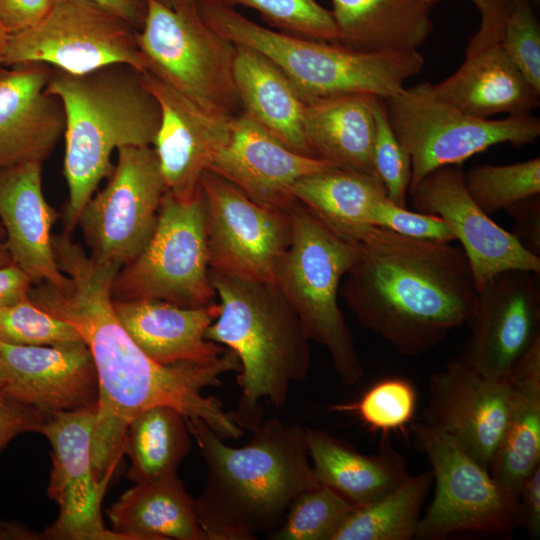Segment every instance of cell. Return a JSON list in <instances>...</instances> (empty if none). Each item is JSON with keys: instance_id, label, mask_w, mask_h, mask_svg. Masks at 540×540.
Wrapping results in <instances>:
<instances>
[{"instance_id": "obj_1", "label": "cell", "mask_w": 540, "mask_h": 540, "mask_svg": "<svg viewBox=\"0 0 540 540\" xmlns=\"http://www.w3.org/2000/svg\"><path fill=\"white\" fill-rule=\"evenodd\" d=\"M59 269L70 285L60 291L41 282L29 292L31 301L72 325L87 345L95 365L99 398L92 435L97 479L106 490L121 455L130 421L141 411L167 405L186 419H201L224 440L243 436L215 396L203 390L221 384V377L239 372L236 354L227 349L208 363L161 365L150 359L118 320L111 295L120 267L101 264L86 254L70 234L52 236Z\"/></svg>"}, {"instance_id": "obj_2", "label": "cell", "mask_w": 540, "mask_h": 540, "mask_svg": "<svg viewBox=\"0 0 540 540\" xmlns=\"http://www.w3.org/2000/svg\"><path fill=\"white\" fill-rule=\"evenodd\" d=\"M477 293L460 246L380 227L357 243L340 286L357 321L410 357L429 352L466 324Z\"/></svg>"}, {"instance_id": "obj_3", "label": "cell", "mask_w": 540, "mask_h": 540, "mask_svg": "<svg viewBox=\"0 0 540 540\" xmlns=\"http://www.w3.org/2000/svg\"><path fill=\"white\" fill-rule=\"evenodd\" d=\"M207 467L205 488L195 500L207 540L269 538L292 501L317 482L306 427L269 418L241 447H231L201 419H186Z\"/></svg>"}, {"instance_id": "obj_4", "label": "cell", "mask_w": 540, "mask_h": 540, "mask_svg": "<svg viewBox=\"0 0 540 540\" xmlns=\"http://www.w3.org/2000/svg\"><path fill=\"white\" fill-rule=\"evenodd\" d=\"M47 91L60 98L65 112L64 232L71 234L100 182L112 173L113 151L153 145L160 107L144 85L142 72L126 64L86 73L52 68Z\"/></svg>"}, {"instance_id": "obj_5", "label": "cell", "mask_w": 540, "mask_h": 540, "mask_svg": "<svg viewBox=\"0 0 540 540\" xmlns=\"http://www.w3.org/2000/svg\"><path fill=\"white\" fill-rule=\"evenodd\" d=\"M209 278L220 314L205 336L238 357L241 394L229 414L240 428L254 432L264 421L263 402L281 410L290 385L308 376L311 340L276 284L210 268Z\"/></svg>"}, {"instance_id": "obj_6", "label": "cell", "mask_w": 540, "mask_h": 540, "mask_svg": "<svg viewBox=\"0 0 540 540\" xmlns=\"http://www.w3.org/2000/svg\"><path fill=\"white\" fill-rule=\"evenodd\" d=\"M205 22L231 40L271 60L293 83L304 102L342 94L387 99L419 74L424 57L417 51L363 52L266 28L235 8L198 4Z\"/></svg>"}, {"instance_id": "obj_7", "label": "cell", "mask_w": 540, "mask_h": 540, "mask_svg": "<svg viewBox=\"0 0 540 540\" xmlns=\"http://www.w3.org/2000/svg\"><path fill=\"white\" fill-rule=\"evenodd\" d=\"M289 214L291 239L275 284L296 311L309 339L328 350L340 381L353 386L364 376V369L338 295L356 259L357 243L336 236L298 201Z\"/></svg>"}, {"instance_id": "obj_8", "label": "cell", "mask_w": 540, "mask_h": 540, "mask_svg": "<svg viewBox=\"0 0 540 540\" xmlns=\"http://www.w3.org/2000/svg\"><path fill=\"white\" fill-rule=\"evenodd\" d=\"M138 45L146 71L197 105L227 117L242 112L234 80L237 46L205 22L196 0H174L171 7L149 0Z\"/></svg>"}, {"instance_id": "obj_9", "label": "cell", "mask_w": 540, "mask_h": 540, "mask_svg": "<svg viewBox=\"0 0 540 540\" xmlns=\"http://www.w3.org/2000/svg\"><path fill=\"white\" fill-rule=\"evenodd\" d=\"M384 101L391 128L411 158L409 190L439 167L461 165L497 144L521 148L540 136V120L532 114L473 117L440 97L427 81Z\"/></svg>"}, {"instance_id": "obj_10", "label": "cell", "mask_w": 540, "mask_h": 540, "mask_svg": "<svg viewBox=\"0 0 540 540\" xmlns=\"http://www.w3.org/2000/svg\"><path fill=\"white\" fill-rule=\"evenodd\" d=\"M111 295L113 300L155 299L190 308L215 302L201 186L186 200L166 190L151 238L119 269Z\"/></svg>"}, {"instance_id": "obj_11", "label": "cell", "mask_w": 540, "mask_h": 540, "mask_svg": "<svg viewBox=\"0 0 540 540\" xmlns=\"http://www.w3.org/2000/svg\"><path fill=\"white\" fill-rule=\"evenodd\" d=\"M138 32L125 18L93 0H56L38 23L9 35L3 66L41 62L86 73L126 64L144 72Z\"/></svg>"}, {"instance_id": "obj_12", "label": "cell", "mask_w": 540, "mask_h": 540, "mask_svg": "<svg viewBox=\"0 0 540 540\" xmlns=\"http://www.w3.org/2000/svg\"><path fill=\"white\" fill-rule=\"evenodd\" d=\"M414 446L428 459L435 492L415 538L442 540L455 533H510L514 512L490 471L451 437L420 421L408 425Z\"/></svg>"}, {"instance_id": "obj_13", "label": "cell", "mask_w": 540, "mask_h": 540, "mask_svg": "<svg viewBox=\"0 0 540 540\" xmlns=\"http://www.w3.org/2000/svg\"><path fill=\"white\" fill-rule=\"evenodd\" d=\"M106 185L83 208L81 227L90 256L122 267L146 246L167 188L152 146H126Z\"/></svg>"}, {"instance_id": "obj_14", "label": "cell", "mask_w": 540, "mask_h": 540, "mask_svg": "<svg viewBox=\"0 0 540 540\" xmlns=\"http://www.w3.org/2000/svg\"><path fill=\"white\" fill-rule=\"evenodd\" d=\"M206 206L209 268L274 283L291 239L289 210L257 203L212 170L200 181Z\"/></svg>"}, {"instance_id": "obj_15", "label": "cell", "mask_w": 540, "mask_h": 540, "mask_svg": "<svg viewBox=\"0 0 540 540\" xmlns=\"http://www.w3.org/2000/svg\"><path fill=\"white\" fill-rule=\"evenodd\" d=\"M97 405L48 415L39 433L51 445L52 469L48 496L58 517L46 528L44 539L124 540L107 529L101 515L105 490L93 466L92 435Z\"/></svg>"}, {"instance_id": "obj_16", "label": "cell", "mask_w": 540, "mask_h": 540, "mask_svg": "<svg viewBox=\"0 0 540 540\" xmlns=\"http://www.w3.org/2000/svg\"><path fill=\"white\" fill-rule=\"evenodd\" d=\"M538 274L508 270L477 293L466 324L469 340L461 355L481 375L508 381L515 365L540 339Z\"/></svg>"}, {"instance_id": "obj_17", "label": "cell", "mask_w": 540, "mask_h": 540, "mask_svg": "<svg viewBox=\"0 0 540 540\" xmlns=\"http://www.w3.org/2000/svg\"><path fill=\"white\" fill-rule=\"evenodd\" d=\"M415 211L440 217L461 244L477 291L508 270L540 273L534 255L511 232L500 227L469 195L461 165L439 167L409 190Z\"/></svg>"}, {"instance_id": "obj_18", "label": "cell", "mask_w": 540, "mask_h": 540, "mask_svg": "<svg viewBox=\"0 0 540 540\" xmlns=\"http://www.w3.org/2000/svg\"><path fill=\"white\" fill-rule=\"evenodd\" d=\"M509 381L481 375L460 354L429 380L420 422L451 437L489 471L505 431Z\"/></svg>"}, {"instance_id": "obj_19", "label": "cell", "mask_w": 540, "mask_h": 540, "mask_svg": "<svg viewBox=\"0 0 540 540\" xmlns=\"http://www.w3.org/2000/svg\"><path fill=\"white\" fill-rule=\"evenodd\" d=\"M142 81L160 107L152 147L166 188L179 199H190L227 144L234 117L205 110L148 71L142 72Z\"/></svg>"}, {"instance_id": "obj_20", "label": "cell", "mask_w": 540, "mask_h": 540, "mask_svg": "<svg viewBox=\"0 0 540 540\" xmlns=\"http://www.w3.org/2000/svg\"><path fill=\"white\" fill-rule=\"evenodd\" d=\"M6 371L4 391L46 416L95 406L99 383L84 341L20 346L0 341Z\"/></svg>"}, {"instance_id": "obj_21", "label": "cell", "mask_w": 540, "mask_h": 540, "mask_svg": "<svg viewBox=\"0 0 540 540\" xmlns=\"http://www.w3.org/2000/svg\"><path fill=\"white\" fill-rule=\"evenodd\" d=\"M331 167L336 166L290 149L241 112L234 117L230 138L209 170L257 203L288 211L297 201L295 183Z\"/></svg>"}, {"instance_id": "obj_22", "label": "cell", "mask_w": 540, "mask_h": 540, "mask_svg": "<svg viewBox=\"0 0 540 540\" xmlns=\"http://www.w3.org/2000/svg\"><path fill=\"white\" fill-rule=\"evenodd\" d=\"M52 67L26 62L0 70V169L43 163L65 131L59 97L47 91Z\"/></svg>"}, {"instance_id": "obj_23", "label": "cell", "mask_w": 540, "mask_h": 540, "mask_svg": "<svg viewBox=\"0 0 540 540\" xmlns=\"http://www.w3.org/2000/svg\"><path fill=\"white\" fill-rule=\"evenodd\" d=\"M42 169L37 161L0 169V222L12 263L34 284L46 282L64 291L70 279L59 269L52 246L58 212L43 194Z\"/></svg>"}, {"instance_id": "obj_24", "label": "cell", "mask_w": 540, "mask_h": 540, "mask_svg": "<svg viewBox=\"0 0 540 540\" xmlns=\"http://www.w3.org/2000/svg\"><path fill=\"white\" fill-rule=\"evenodd\" d=\"M115 314L130 337L161 365L208 363L227 349L206 338L220 314L219 303L190 308L155 299L113 300Z\"/></svg>"}, {"instance_id": "obj_25", "label": "cell", "mask_w": 540, "mask_h": 540, "mask_svg": "<svg viewBox=\"0 0 540 540\" xmlns=\"http://www.w3.org/2000/svg\"><path fill=\"white\" fill-rule=\"evenodd\" d=\"M433 87L456 108L482 119L497 114H531L540 105V93L513 65L499 42L466 52L462 65Z\"/></svg>"}, {"instance_id": "obj_26", "label": "cell", "mask_w": 540, "mask_h": 540, "mask_svg": "<svg viewBox=\"0 0 540 540\" xmlns=\"http://www.w3.org/2000/svg\"><path fill=\"white\" fill-rule=\"evenodd\" d=\"M508 381L509 414L490 473L515 515L522 483L540 466V339L518 361Z\"/></svg>"}, {"instance_id": "obj_27", "label": "cell", "mask_w": 540, "mask_h": 540, "mask_svg": "<svg viewBox=\"0 0 540 540\" xmlns=\"http://www.w3.org/2000/svg\"><path fill=\"white\" fill-rule=\"evenodd\" d=\"M306 443L317 482L355 506L375 501L411 475L407 460L388 444L366 455L326 431L309 427Z\"/></svg>"}, {"instance_id": "obj_28", "label": "cell", "mask_w": 540, "mask_h": 540, "mask_svg": "<svg viewBox=\"0 0 540 540\" xmlns=\"http://www.w3.org/2000/svg\"><path fill=\"white\" fill-rule=\"evenodd\" d=\"M236 46L234 80L242 113L290 149L316 157L305 134V102L293 83L263 54Z\"/></svg>"}, {"instance_id": "obj_29", "label": "cell", "mask_w": 540, "mask_h": 540, "mask_svg": "<svg viewBox=\"0 0 540 540\" xmlns=\"http://www.w3.org/2000/svg\"><path fill=\"white\" fill-rule=\"evenodd\" d=\"M370 94H342L305 102L304 129L317 158L377 177L373 164L374 101Z\"/></svg>"}, {"instance_id": "obj_30", "label": "cell", "mask_w": 540, "mask_h": 540, "mask_svg": "<svg viewBox=\"0 0 540 540\" xmlns=\"http://www.w3.org/2000/svg\"><path fill=\"white\" fill-rule=\"evenodd\" d=\"M428 0H332L338 42L363 52L417 50L428 38Z\"/></svg>"}, {"instance_id": "obj_31", "label": "cell", "mask_w": 540, "mask_h": 540, "mask_svg": "<svg viewBox=\"0 0 540 540\" xmlns=\"http://www.w3.org/2000/svg\"><path fill=\"white\" fill-rule=\"evenodd\" d=\"M106 514L124 540H207L195 500L176 474L135 483Z\"/></svg>"}, {"instance_id": "obj_32", "label": "cell", "mask_w": 540, "mask_h": 540, "mask_svg": "<svg viewBox=\"0 0 540 540\" xmlns=\"http://www.w3.org/2000/svg\"><path fill=\"white\" fill-rule=\"evenodd\" d=\"M293 196L336 236L358 243L372 228L369 215L387 191L374 175L331 167L298 180Z\"/></svg>"}, {"instance_id": "obj_33", "label": "cell", "mask_w": 540, "mask_h": 540, "mask_svg": "<svg viewBox=\"0 0 540 540\" xmlns=\"http://www.w3.org/2000/svg\"><path fill=\"white\" fill-rule=\"evenodd\" d=\"M191 438L186 418L175 408L157 405L141 411L130 421L124 439L129 480L141 483L176 474Z\"/></svg>"}, {"instance_id": "obj_34", "label": "cell", "mask_w": 540, "mask_h": 540, "mask_svg": "<svg viewBox=\"0 0 540 540\" xmlns=\"http://www.w3.org/2000/svg\"><path fill=\"white\" fill-rule=\"evenodd\" d=\"M433 483L431 470L410 475L396 488L345 519L333 540H410Z\"/></svg>"}, {"instance_id": "obj_35", "label": "cell", "mask_w": 540, "mask_h": 540, "mask_svg": "<svg viewBox=\"0 0 540 540\" xmlns=\"http://www.w3.org/2000/svg\"><path fill=\"white\" fill-rule=\"evenodd\" d=\"M467 191L487 215L540 194V158L506 164L477 165L464 174Z\"/></svg>"}, {"instance_id": "obj_36", "label": "cell", "mask_w": 540, "mask_h": 540, "mask_svg": "<svg viewBox=\"0 0 540 540\" xmlns=\"http://www.w3.org/2000/svg\"><path fill=\"white\" fill-rule=\"evenodd\" d=\"M334 490L319 485L299 494L290 504L272 540H333L356 508Z\"/></svg>"}, {"instance_id": "obj_37", "label": "cell", "mask_w": 540, "mask_h": 540, "mask_svg": "<svg viewBox=\"0 0 540 540\" xmlns=\"http://www.w3.org/2000/svg\"><path fill=\"white\" fill-rule=\"evenodd\" d=\"M417 402V391L410 380L386 377L375 382L358 401L334 405L331 410L353 413L369 429L384 435L406 429L414 419Z\"/></svg>"}, {"instance_id": "obj_38", "label": "cell", "mask_w": 540, "mask_h": 540, "mask_svg": "<svg viewBox=\"0 0 540 540\" xmlns=\"http://www.w3.org/2000/svg\"><path fill=\"white\" fill-rule=\"evenodd\" d=\"M198 4L256 10L278 31L327 42H338L332 14L316 0H196Z\"/></svg>"}, {"instance_id": "obj_39", "label": "cell", "mask_w": 540, "mask_h": 540, "mask_svg": "<svg viewBox=\"0 0 540 540\" xmlns=\"http://www.w3.org/2000/svg\"><path fill=\"white\" fill-rule=\"evenodd\" d=\"M0 341L20 346H51L83 341L66 321L28 297L0 308Z\"/></svg>"}, {"instance_id": "obj_40", "label": "cell", "mask_w": 540, "mask_h": 540, "mask_svg": "<svg viewBox=\"0 0 540 540\" xmlns=\"http://www.w3.org/2000/svg\"><path fill=\"white\" fill-rule=\"evenodd\" d=\"M374 117L373 164L376 175L383 183L388 198L400 207H407L412 162L391 128L383 98H375Z\"/></svg>"}, {"instance_id": "obj_41", "label": "cell", "mask_w": 540, "mask_h": 540, "mask_svg": "<svg viewBox=\"0 0 540 540\" xmlns=\"http://www.w3.org/2000/svg\"><path fill=\"white\" fill-rule=\"evenodd\" d=\"M499 44L528 83L540 93V24L529 0H512Z\"/></svg>"}, {"instance_id": "obj_42", "label": "cell", "mask_w": 540, "mask_h": 540, "mask_svg": "<svg viewBox=\"0 0 540 540\" xmlns=\"http://www.w3.org/2000/svg\"><path fill=\"white\" fill-rule=\"evenodd\" d=\"M369 223L372 227L385 228L414 239L445 243L455 241L453 233L440 217L400 207L388 196L375 204L369 215Z\"/></svg>"}, {"instance_id": "obj_43", "label": "cell", "mask_w": 540, "mask_h": 540, "mask_svg": "<svg viewBox=\"0 0 540 540\" xmlns=\"http://www.w3.org/2000/svg\"><path fill=\"white\" fill-rule=\"evenodd\" d=\"M46 415L0 390V451L16 436L39 433Z\"/></svg>"}, {"instance_id": "obj_44", "label": "cell", "mask_w": 540, "mask_h": 540, "mask_svg": "<svg viewBox=\"0 0 540 540\" xmlns=\"http://www.w3.org/2000/svg\"><path fill=\"white\" fill-rule=\"evenodd\" d=\"M435 4L438 0H428ZM478 9L481 19L477 32L471 37L466 52L478 50L500 40L503 25L512 0H470Z\"/></svg>"}, {"instance_id": "obj_45", "label": "cell", "mask_w": 540, "mask_h": 540, "mask_svg": "<svg viewBox=\"0 0 540 540\" xmlns=\"http://www.w3.org/2000/svg\"><path fill=\"white\" fill-rule=\"evenodd\" d=\"M505 211L514 222L511 233L524 248L540 256V194L521 200Z\"/></svg>"}, {"instance_id": "obj_46", "label": "cell", "mask_w": 540, "mask_h": 540, "mask_svg": "<svg viewBox=\"0 0 540 540\" xmlns=\"http://www.w3.org/2000/svg\"><path fill=\"white\" fill-rule=\"evenodd\" d=\"M56 0H0V23L7 33L21 32L38 23Z\"/></svg>"}, {"instance_id": "obj_47", "label": "cell", "mask_w": 540, "mask_h": 540, "mask_svg": "<svg viewBox=\"0 0 540 540\" xmlns=\"http://www.w3.org/2000/svg\"><path fill=\"white\" fill-rule=\"evenodd\" d=\"M516 523L531 539L540 536V466L522 483L516 501Z\"/></svg>"}, {"instance_id": "obj_48", "label": "cell", "mask_w": 540, "mask_h": 540, "mask_svg": "<svg viewBox=\"0 0 540 540\" xmlns=\"http://www.w3.org/2000/svg\"><path fill=\"white\" fill-rule=\"evenodd\" d=\"M34 283L16 264L0 267V308L29 296Z\"/></svg>"}, {"instance_id": "obj_49", "label": "cell", "mask_w": 540, "mask_h": 540, "mask_svg": "<svg viewBox=\"0 0 540 540\" xmlns=\"http://www.w3.org/2000/svg\"><path fill=\"white\" fill-rule=\"evenodd\" d=\"M129 21L140 30L144 24L149 0H93Z\"/></svg>"}, {"instance_id": "obj_50", "label": "cell", "mask_w": 540, "mask_h": 540, "mask_svg": "<svg viewBox=\"0 0 540 540\" xmlns=\"http://www.w3.org/2000/svg\"><path fill=\"white\" fill-rule=\"evenodd\" d=\"M6 539H42L37 533L20 524L0 521V540Z\"/></svg>"}, {"instance_id": "obj_51", "label": "cell", "mask_w": 540, "mask_h": 540, "mask_svg": "<svg viewBox=\"0 0 540 540\" xmlns=\"http://www.w3.org/2000/svg\"><path fill=\"white\" fill-rule=\"evenodd\" d=\"M9 34L0 23V70L4 67V55L8 43Z\"/></svg>"}, {"instance_id": "obj_52", "label": "cell", "mask_w": 540, "mask_h": 540, "mask_svg": "<svg viewBox=\"0 0 540 540\" xmlns=\"http://www.w3.org/2000/svg\"><path fill=\"white\" fill-rule=\"evenodd\" d=\"M12 263V259L5 244V240L0 237V267Z\"/></svg>"}, {"instance_id": "obj_53", "label": "cell", "mask_w": 540, "mask_h": 540, "mask_svg": "<svg viewBox=\"0 0 540 540\" xmlns=\"http://www.w3.org/2000/svg\"><path fill=\"white\" fill-rule=\"evenodd\" d=\"M6 384V371L0 359V390H3Z\"/></svg>"}, {"instance_id": "obj_54", "label": "cell", "mask_w": 540, "mask_h": 540, "mask_svg": "<svg viewBox=\"0 0 540 540\" xmlns=\"http://www.w3.org/2000/svg\"><path fill=\"white\" fill-rule=\"evenodd\" d=\"M159 1L160 3H162L163 5L167 6V7H171L174 0H157Z\"/></svg>"}, {"instance_id": "obj_55", "label": "cell", "mask_w": 540, "mask_h": 540, "mask_svg": "<svg viewBox=\"0 0 540 540\" xmlns=\"http://www.w3.org/2000/svg\"><path fill=\"white\" fill-rule=\"evenodd\" d=\"M0 237L5 239V232H4V229H3V226L1 224V222H0Z\"/></svg>"}, {"instance_id": "obj_56", "label": "cell", "mask_w": 540, "mask_h": 540, "mask_svg": "<svg viewBox=\"0 0 540 540\" xmlns=\"http://www.w3.org/2000/svg\"><path fill=\"white\" fill-rule=\"evenodd\" d=\"M532 1H533L534 3L539 4V1H540V0H532Z\"/></svg>"}]
</instances>
